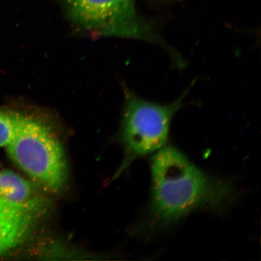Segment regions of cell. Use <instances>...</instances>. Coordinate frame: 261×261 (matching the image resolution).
<instances>
[{
	"instance_id": "obj_1",
	"label": "cell",
	"mask_w": 261,
	"mask_h": 261,
	"mask_svg": "<svg viewBox=\"0 0 261 261\" xmlns=\"http://www.w3.org/2000/svg\"><path fill=\"white\" fill-rule=\"evenodd\" d=\"M152 155L151 195L145 223L150 236L196 211L223 213L236 201L232 181L208 174L175 147L166 145Z\"/></svg>"
},
{
	"instance_id": "obj_2",
	"label": "cell",
	"mask_w": 261,
	"mask_h": 261,
	"mask_svg": "<svg viewBox=\"0 0 261 261\" xmlns=\"http://www.w3.org/2000/svg\"><path fill=\"white\" fill-rule=\"evenodd\" d=\"M64 3L69 17L88 31L149 42L167 51L175 65L184 60L154 25L138 14L134 0H64Z\"/></svg>"
},
{
	"instance_id": "obj_3",
	"label": "cell",
	"mask_w": 261,
	"mask_h": 261,
	"mask_svg": "<svg viewBox=\"0 0 261 261\" xmlns=\"http://www.w3.org/2000/svg\"><path fill=\"white\" fill-rule=\"evenodd\" d=\"M6 148L15 164L41 187L52 192L63 188L68 175L66 158L60 141L47 127L18 113L14 138Z\"/></svg>"
},
{
	"instance_id": "obj_4",
	"label": "cell",
	"mask_w": 261,
	"mask_h": 261,
	"mask_svg": "<svg viewBox=\"0 0 261 261\" xmlns=\"http://www.w3.org/2000/svg\"><path fill=\"white\" fill-rule=\"evenodd\" d=\"M122 123L125 159L119 172L135 160L155 154L168 142L173 118L184 106L188 91L171 103H158L126 91Z\"/></svg>"
},
{
	"instance_id": "obj_5",
	"label": "cell",
	"mask_w": 261,
	"mask_h": 261,
	"mask_svg": "<svg viewBox=\"0 0 261 261\" xmlns=\"http://www.w3.org/2000/svg\"><path fill=\"white\" fill-rule=\"evenodd\" d=\"M39 208L18 206L0 198V256L23 239Z\"/></svg>"
},
{
	"instance_id": "obj_6",
	"label": "cell",
	"mask_w": 261,
	"mask_h": 261,
	"mask_svg": "<svg viewBox=\"0 0 261 261\" xmlns=\"http://www.w3.org/2000/svg\"><path fill=\"white\" fill-rule=\"evenodd\" d=\"M0 198L18 206L40 208L30 182L10 170L0 172Z\"/></svg>"
},
{
	"instance_id": "obj_7",
	"label": "cell",
	"mask_w": 261,
	"mask_h": 261,
	"mask_svg": "<svg viewBox=\"0 0 261 261\" xmlns=\"http://www.w3.org/2000/svg\"><path fill=\"white\" fill-rule=\"evenodd\" d=\"M17 121L18 113L0 108V148H6L14 139Z\"/></svg>"
}]
</instances>
